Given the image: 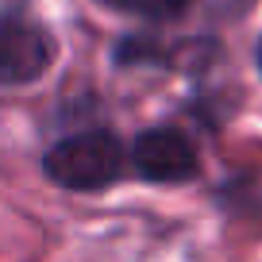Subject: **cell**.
<instances>
[{"mask_svg":"<svg viewBox=\"0 0 262 262\" xmlns=\"http://www.w3.org/2000/svg\"><path fill=\"white\" fill-rule=\"evenodd\" d=\"M120 12H131V16H147V19H173L189 8V0H104Z\"/></svg>","mask_w":262,"mask_h":262,"instance_id":"obj_4","label":"cell"},{"mask_svg":"<svg viewBox=\"0 0 262 262\" xmlns=\"http://www.w3.org/2000/svg\"><path fill=\"white\" fill-rule=\"evenodd\" d=\"M42 170L62 189H108L123 173V150L108 131H81L54 143L42 158Z\"/></svg>","mask_w":262,"mask_h":262,"instance_id":"obj_1","label":"cell"},{"mask_svg":"<svg viewBox=\"0 0 262 262\" xmlns=\"http://www.w3.org/2000/svg\"><path fill=\"white\" fill-rule=\"evenodd\" d=\"M258 70H262V42H258Z\"/></svg>","mask_w":262,"mask_h":262,"instance_id":"obj_5","label":"cell"},{"mask_svg":"<svg viewBox=\"0 0 262 262\" xmlns=\"http://www.w3.org/2000/svg\"><path fill=\"white\" fill-rule=\"evenodd\" d=\"M131 166L147 181L170 185V181H185L196 173V150L193 143L173 127H155L143 131L135 147H131Z\"/></svg>","mask_w":262,"mask_h":262,"instance_id":"obj_3","label":"cell"},{"mask_svg":"<svg viewBox=\"0 0 262 262\" xmlns=\"http://www.w3.org/2000/svg\"><path fill=\"white\" fill-rule=\"evenodd\" d=\"M54 42L42 27L19 16H0V85H27L50 66Z\"/></svg>","mask_w":262,"mask_h":262,"instance_id":"obj_2","label":"cell"}]
</instances>
